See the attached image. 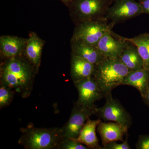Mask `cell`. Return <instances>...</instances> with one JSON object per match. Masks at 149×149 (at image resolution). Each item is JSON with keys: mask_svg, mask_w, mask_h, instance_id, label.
Listing matches in <instances>:
<instances>
[{"mask_svg": "<svg viewBox=\"0 0 149 149\" xmlns=\"http://www.w3.org/2000/svg\"><path fill=\"white\" fill-rule=\"evenodd\" d=\"M136 147L137 149H149V135H140Z\"/></svg>", "mask_w": 149, "mask_h": 149, "instance_id": "23", "label": "cell"}, {"mask_svg": "<svg viewBox=\"0 0 149 149\" xmlns=\"http://www.w3.org/2000/svg\"><path fill=\"white\" fill-rule=\"evenodd\" d=\"M27 41L20 37L12 36H2L0 38L1 52L8 58L19 56Z\"/></svg>", "mask_w": 149, "mask_h": 149, "instance_id": "14", "label": "cell"}, {"mask_svg": "<svg viewBox=\"0 0 149 149\" xmlns=\"http://www.w3.org/2000/svg\"><path fill=\"white\" fill-rule=\"evenodd\" d=\"M96 107L74 104L68 121L61 127L63 141L77 139L85 123L92 115L95 114Z\"/></svg>", "mask_w": 149, "mask_h": 149, "instance_id": "8", "label": "cell"}, {"mask_svg": "<svg viewBox=\"0 0 149 149\" xmlns=\"http://www.w3.org/2000/svg\"><path fill=\"white\" fill-rule=\"evenodd\" d=\"M126 40L137 47L143 62L144 68L149 70V32L142 33Z\"/></svg>", "mask_w": 149, "mask_h": 149, "instance_id": "19", "label": "cell"}, {"mask_svg": "<svg viewBox=\"0 0 149 149\" xmlns=\"http://www.w3.org/2000/svg\"><path fill=\"white\" fill-rule=\"evenodd\" d=\"M128 129L126 126L115 122L105 123L101 121L97 127L103 147L112 142H123V136L128 133Z\"/></svg>", "mask_w": 149, "mask_h": 149, "instance_id": "11", "label": "cell"}, {"mask_svg": "<svg viewBox=\"0 0 149 149\" xmlns=\"http://www.w3.org/2000/svg\"><path fill=\"white\" fill-rule=\"evenodd\" d=\"M101 121L100 118L94 120L88 118L76 140L89 149H102L96 133V128Z\"/></svg>", "mask_w": 149, "mask_h": 149, "instance_id": "12", "label": "cell"}, {"mask_svg": "<svg viewBox=\"0 0 149 149\" xmlns=\"http://www.w3.org/2000/svg\"><path fill=\"white\" fill-rule=\"evenodd\" d=\"M37 70L28 60L19 56L8 58L1 68V85L6 86L23 98L31 95Z\"/></svg>", "mask_w": 149, "mask_h": 149, "instance_id": "1", "label": "cell"}, {"mask_svg": "<svg viewBox=\"0 0 149 149\" xmlns=\"http://www.w3.org/2000/svg\"><path fill=\"white\" fill-rule=\"evenodd\" d=\"M95 70V65L80 57L72 56L70 76L73 83L92 77L94 74Z\"/></svg>", "mask_w": 149, "mask_h": 149, "instance_id": "15", "label": "cell"}, {"mask_svg": "<svg viewBox=\"0 0 149 149\" xmlns=\"http://www.w3.org/2000/svg\"><path fill=\"white\" fill-rule=\"evenodd\" d=\"M15 92L10 88L1 85L0 86V109L8 106L12 102Z\"/></svg>", "mask_w": 149, "mask_h": 149, "instance_id": "20", "label": "cell"}, {"mask_svg": "<svg viewBox=\"0 0 149 149\" xmlns=\"http://www.w3.org/2000/svg\"><path fill=\"white\" fill-rule=\"evenodd\" d=\"M18 143L26 149H58L63 141L61 128H36L32 123L20 128Z\"/></svg>", "mask_w": 149, "mask_h": 149, "instance_id": "2", "label": "cell"}, {"mask_svg": "<svg viewBox=\"0 0 149 149\" xmlns=\"http://www.w3.org/2000/svg\"><path fill=\"white\" fill-rule=\"evenodd\" d=\"M143 14L140 3L137 0H114L108 9L105 18L114 26Z\"/></svg>", "mask_w": 149, "mask_h": 149, "instance_id": "6", "label": "cell"}, {"mask_svg": "<svg viewBox=\"0 0 149 149\" xmlns=\"http://www.w3.org/2000/svg\"><path fill=\"white\" fill-rule=\"evenodd\" d=\"M88 147L78 142L76 139H69L63 141L58 149H89Z\"/></svg>", "mask_w": 149, "mask_h": 149, "instance_id": "21", "label": "cell"}, {"mask_svg": "<svg viewBox=\"0 0 149 149\" xmlns=\"http://www.w3.org/2000/svg\"><path fill=\"white\" fill-rule=\"evenodd\" d=\"M106 19L81 22L75 30L72 42L96 46L104 35L113 27Z\"/></svg>", "mask_w": 149, "mask_h": 149, "instance_id": "4", "label": "cell"}, {"mask_svg": "<svg viewBox=\"0 0 149 149\" xmlns=\"http://www.w3.org/2000/svg\"><path fill=\"white\" fill-rule=\"evenodd\" d=\"M149 83V70L143 68L131 71L122 82V85H128L136 88L140 92L142 98L146 92Z\"/></svg>", "mask_w": 149, "mask_h": 149, "instance_id": "17", "label": "cell"}, {"mask_svg": "<svg viewBox=\"0 0 149 149\" xmlns=\"http://www.w3.org/2000/svg\"><path fill=\"white\" fill-rule=\"evenodd\" d=\"M125 37L116 34L111 30L99 40L96 47L106 58H118L126 45Z\"/></svg>", "mask_w": 149, "mask_h": 149, "instance_id": "10", "label": "cell"}, {"mask_svg": "<svg viewBox=\"0 0 149 149\" xmlns=\"http://www.w3.org/2000/svg\"><path fill=\"white\" fill-rule=\"evenodd\" d=\"M130 145L128 143V138L126 137L125 141L122 143H118L116 142H112L107 144L102 149H130Z\"/></svg>", "mask_w": 149, "mask_h": 149, "instance_id": "22", "label": "cell"}, {"mask_svg": "<svg viewBox=\"0 0 149 149\" xmlns=\"http://www.w3.org/2000/svg\"><path fill=\"white\" fill-rule=\"evenodd\" d=\"M73 83L78 93V98L76 103L95 107V102L104 97L103 93L93 76Z\"/></svg>", "mask_w": 149, "mask_h": 149, "instance_id": "9", "label": "cell"}, {"mask_svg": "<svg viewBox=\"0 0 149 149\" xmlns=\"http://www.w3.org/2000/svg\"><path fill=\"white\" fill-rule=\"evenodd\" d=\"M126 40V45L118 58L130 71L144 68L143 62L137 47L130 41Z\"/></svg>", "mask_w": 149, "mask_h": 149, "instance_id": "13", "label": "cell"}, {"mask_svg": "<svg viewBox=\"0 0 149 149\" xmlns=\"http://www.w3.org/2000/svg\"><path fill=\"white\" fill-rule=\"evenodd\" d=\"M137 1H141V0H137Z\"/></svg>", "mask_w": 149, "mask_h": 149, "instance_id": "27", "label": "cell"}, {"mask_svg": "<svg viewBox=\"0 0 149 149\" xmlns=\"http://www.w3.org/2000/svg\"><path fill=\"white\" fill-rule=\"evenodd\" d=\"M106 102L101 107H96L95 115L106 121L118 123L130 128L132 118L120 102L113 97L111 93L106 96Z\"/></svg>", "mask_w": 149, "mask_h": 149, "instance_id": "7", "label": "cell"}, {"mask_svg": "<svg viewBox=\"0 0 149 149\" xmlns=\"http://www.w3.org/2000/svg\"><path fill=\"white\" fill-rule=\"evenodd\" d=\"M142 99L144 103L149 107V83L145 96Z\"/></svg>", "mask_w": 149, "mask_h": 149, "instance_id": "25", "label": "cell"}, {"mask_svg": "<svg viewBox=\"0 0 149 149\" xmlns=\"http://www.w3.org/2000/svg\"><path fill=\"white\" fill-rule=\"evenodd\" d=\"M139 2L143 8V14L149 15V0H141Z\"/></svg>", "mask_w": 149, "mask_h": 149, "instance_id": "24", "label": "cell"}, {"mask_svg": "<svg viewBox=\"0 0 149 149\" xmlns=\"http://www.w3.org/2000/svg\"><path fill=\"white\" fill-rule=\"evenodd\" d=\"M43 45L42 40L36 34H30L26 43L25 55L27 59L37 70L41 63Z\"/></svg>", "mask_w": 149, "mask_h": 149, "instance_id": "18", "label": "cell"}, {"mask_svg": "<svg viewBox=\"0 0 149 149\" xmlns=\"http://www.w3.org/2000/svg\"><path fill=\"white\" fill-rule=\"evenodd\" d=\"M114 0H73L70 3L80 22L106 19V14Z\"/></svg>", "mask_w": 149, "mask_h": 149, "instance_id": "5", "label": "cell"}, {"mask_svg": "<svg viewBox=\"0 0 149 149\" xmlns=\"http://www.w3.org/2000/svg\"><path fill=\"white\" fill-rule=\"evenodd\" d=\"M118 58H105L95 65L93 77L103 93L104 98L114 88L122 85L130 72Z\"/></svg>", "mask_w": 149, "mask_h": 149, "instance_id": "3", "label": "cell"}, {"mask_svg": "<svg viewBox=\"0 0 149 149\" xmlns=\"http://www.w3.org/2000/svg\"><path fill=\"white\" fill-rule=\"evenodd\" d=\"M60 1L65 3L70 4L71 2L73 0H60Z\"/></svg>", "mask_w": 149, "mask_h": 149, "instance_id": "26", "label": "cell"}, {"mask_svg": "<svg viewBox=\"0 0 149 149\" xmlns=\"http://www.w3.org/2000/svg\"><path fill=\"white\" fill-rule=\"evenodd\" d=\"M72 55L82 58L96 65L105 58L96 46L90 45L80 42H73Z\"/></svg>", "mask_w": 149, "mask_h": 149, "instance_id": "16", "label": "cell"}]
</instances>
